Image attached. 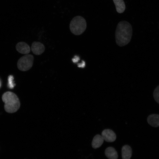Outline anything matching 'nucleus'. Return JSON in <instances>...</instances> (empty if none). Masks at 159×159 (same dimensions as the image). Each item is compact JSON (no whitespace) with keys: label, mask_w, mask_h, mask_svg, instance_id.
I'll return each instance as SVG.
<instances>
[{"label":"nucleus","mask_w":159,"mask_h":159,"mask_svg":"<svg viewBox=\"0 0 159 159\" xmlns=\"http://www.w3.org/2000/svg\"><path fill=\"white\" fill-rule=\"evenodd\" d=\"M148 123L154 127H159V115L152 114L149 115L147 117Z\"/></svg>","instance_id":"obj_8"},{"label":"nucleus","mask_w":159,"mask_h":159,"mask_svg":"<svg viewBox=\"0 0 159 159\" xmlns=\"http://www.w3.org/2000/svg\"><path fill=\"white\" fill-rule=\"evenodd\" d=\"M44 45L42 43L37 42H34L31 46V50L32 52L36 55H40L45 51Z\"/></svg>","instance_id":"obj_6"},{"label":"nucleus","mask_w":159,"mask_h":159,"mask_svg":"<svg viewBox=\"0 0 159 159\" xmlns=\"http://www.w3.org/2000/svg\"><path fill=\"white\" fill-rule=\"evenodd\" d=\"M85 62L84 61H82V62L80 63L77 64V66L80 68H83L85 67Z\"/></svg>","instance_id":"obj_16"},{"label":"nucleus","mask_w":159,"mask_h":159,"mask_svg":"<svg viewBox=\"0 0 159 159\" xmlns=\"http://www.w3.org/2000/svg\"><path fill=\"white\" fill-rule=\"evenodd\" d=\"M132 35L131 25L128 22L123 21L117 24L115 32L116 42L117 45L122 47L130 41Z\"/></svg>","instance_id":"obj_1"},{"label":"nucleus","mask_w":159,"mask_h":159,"mask_svg":"<svg viewBox=\"0 0 159 159\" xmlns=\"http://www.w3.org/2000/svg\"><path fill=\"white\" fill-rule=\"evenodd\" d=\"M16 48L18 52L22 54H28L30 51V48L29 46L24 42L18 43L16 45Z\"/></svg>","instance_id":"obj_7"},{"label":"nucleus","mask_w":159,"mask_h":159,"mask_svg":"<svg viewBox=\"0 0 159 159\" xmlns=\"http://www.w3.org/2000/svg\"><path fill=\"white\" fill-rule=\"evenodd\" d=\"M34 59V57L31 54H27L21 57L17 62L18 69L23 71L29 70L32 66Z\"/></svg>","instance_id":"obj_4"},{"label":"nucleus","mask_w":159,"mask_h":159,"mask_svg":"<svg viewBox=\"0 0 159 159\" xmlns=\"http://www.w3.org/2000/svg\"><path fill=\"white\" fill-rule=\"evenodd\" d=\"M132 155V150L127 145L123 146L122 148V159H130Z\"/></svg>","instance_id":"obj_9"},{"label":"nucleus","mask_w":159,"mask_h":159,"mask_svg":"<svg viewBox=\"0 0 159 159\" xmlns=\"http://www.w3.org/2000/svg\"><path fill=\"white\" fill-rule=\"evenodd\" d=\"M101 135L104 140L108 142L114 141L116 138L115 133L112 130L109 129L104 130L102 132Z\"/></svg>","instance_id":"obj_5"},{"label":"nucleus","mask_w":159,"mask_h":159,"mask_svg":"<svg viewBox=\"0 0 159 159\" xmlns=\"http://www.w3.org/2000/svg\"><path fill=\"white\" fill-rule=\"evenodd\" d=\"M153 96L155 101L159 104V85L155 89L153 92Z\"/></svg>","instance_id":"obj_14"},{"label":"nucleus","mask_w":159,"mask_h":159,"mask_svg":"<svg viewBox=\"0 0 159 159\" xmlns=\"http://www.w3.org/2000/svg\"><path fill=\"white\" fill-rule=\"evenodd\" d=\"M115 5L117 11L119 13H123L125 9V6L123 0H113Z\"/></svg>","instance_id":"obj_12"},{"label":"nucleus","mask_w":159,"mask_h":159,"mask_svg":"<svg viewBox=\"0 0 159 159\" xmlns=\"http://www.w3.org/2000/svg\"><path fill=\"white\" fill-rule=\"evenodd\" d=\"M1 81L0 80V87H1Z\"/></svg>","instance_id":"obj_17"},{"label":"nucleus","mask_w":159,"mask_h":159,"mask_svg":"<svg viewBox=\"0 0 159 159\" xmlns=\"http://www.w3.org/2000/svg\"><path fill=\"white\" fill-rule=\"evenodd\" d=\"M104 139L102 136L99 135H97L94 136L92 143L93 148L96 149L99 148L103 144Z\"/></svg>","instance_id":"obj_11"},{"label":"nucleus","mask_w":159,"mask_h":159,"mask_svg":"<svg viewBox=\"0 0 159 159\" xmlns=\"http://www.w3.org/2000/svg\"><path fill=\"white\" fill-rule=\"evenodd\" d=\"M14 77L12 75H10L8 77V86L10 89L13 88L15 85V84L14 81Z\"/></svg>","instance_id":"obj_13"},{"label":"nucleus","mask_w":159,"mask_h":159,"mask_svg":"<svg viewBox=\"0 0 159 159\" xmlns=\"http://www.w3.org/2000/svg\"><path fill=\"white\" fill-rule=\"evenodd\" d=\"M87 23L85 19L81 16H77L74 17L69 24L71 32L74 35H80L85 30Z\"/></svg>","instance_id":"obj_3"},{"label":"nucleus","mask_w":159,"mask_h":159,"mask_svg":"<svg viewBox=\"0 0 159 159\" xmlns=\"http://www.w3.org/2000/svg\"><path fill=\"white\" fill-rule=\"evenodd\" d=\"M106 156L109 159H117L118 157L117 153L115 149L112 147L107 148L105 151Z\"/></svg>","instance_id":"obj_10"},{"label":"nucleus","mask_w":159,"mask_h":159,"mask_svg":"<svg viewBox=\"0 0 159 159\" xmlns=\"http://www.w3.org/2000/svg\"><path fill=\"white\" fill-rule=\"evenodd\" d=\"M80 59V57L77 55H75L74 58L72 59V61L74 63L77 62Z\"/></svg>","instance_id":"obj_15"},{"label":"nucleus","mask_w":159,"mask_h":159,"mask_svg":"<svg viewBox=\"0 0 159 159\" xmlns=\"http://www.w3.org/2000/svg\"><path fill=\"white\" fill-rule=\"evenodd\" d=\"M2 99L4 103V109L7 112H14L19 108L20 102L18 97L14 93L9 91L6 92L3 95Z\"/></svg>","instance_id":"obj_2"}]
</instances>
